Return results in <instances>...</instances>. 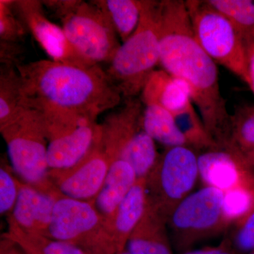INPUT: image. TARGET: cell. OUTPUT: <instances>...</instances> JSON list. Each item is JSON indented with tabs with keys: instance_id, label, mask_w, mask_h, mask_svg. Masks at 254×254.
<instances>
[{
	"instance_id": "obj_1",
	"label": "cell",
	"mask_w": 254,
	"mask_h": 254,
	"mask_svg": "<svg viewBox=\"0 0 254 254\" xmlns=\"http://www.w3.org/2000/svg\"><path fill=\"white\" fill-rule=\"evenodd\" d=\"M16 69L23 104L41 114L49 141L94 123L123 98L99 64L81 67L43 60L21 64Z\"/></svg>"
},
{
	"instance_id": "obj_2",
	"label": "cell",
	"mask_w": 254,
	"mask_h": 254,
	"mask_svg": "<svg viewBox=\"0 0 254 254\" xmlns=\"http://www.w3.org/2000/svg\"><path fill=\"white\" fill-rule=\"evenodd\" d=\"M158 23L160 64L188 86L209 136L224 149L231 115L220 91L217 64L195 39L185 1H159Z\"/></svg>"
},
{
	"instance_id": "obj_3",
	"label": "cell",
	"mask_w": 254,
	"mask_h": 254,
	"mask_svg": "<svg viewBox=\"0 0 254 254\" xmlns=\"http://www.w3.org/2000/svg\"><path fill=\"white\" fill-rule=\"evenodd\" d=\"M158 9L159 1L142 0L136 31L121 45L105 71L125 99L141 93L160 64Z\"/></svg>"
},
{
	"instance_id": "obj_4",
	"label": "cell",
	"mask_w": 254,
	"mask_h": 254,
	"mask_svg": "<svg viewBox=\"0 0 254 254\" xmlns=\"http://www.w3.org/2000/svg\"><path fill=\"white\" fill-rule=\"evenodd\" d=\"M13 170L30 186L55 196H62L50 176L48 138L41 114L28 109L14 122L0 129Z\"/></svg>"
},
{
	"instance_id": "obj_5",
	"label": "cell",
	"mask_w": 254,
	"mask_h": 254,
	"mask_svg": "<svg viewBox=\"0 0 254 254\" xmlns=\"http://www.w3.org/2000/svg\"><path fill=\"white\" fill-rule=\"evenodd\" d=\"M198 43L216 64L250 84L245 46L231 22L206 0L185 1Z\"/></svg>"
},
{
	"instance_id": "obj_6",
	"label": "cell",
	"mask_w": 254,
	"mask_h": 254,
	"mask_svg": "<svg viewBox=\"0 0 254 254\" xmlns=\"http://www.w3.org/2000/svg\"><path fill=\"white\" fill-rule=\"evenodd\" d=\"M47 237L76 246L86 254H117L111 231L92 201L58 198Z\"/></svg>"
},
{
	"instance_id": "obj_7",
	"label": "cell",
	"mask_w": 254,
	"mask_h": 254,
	"mask_svg": "<svg viewBox=\"0 0 254 254\" xmlns=\"http://www.w3.org/2000/svg\"><path fill=\"white\" fill-rule=\"evenodd\" d=\"M198 171V156L189 146L168 148L145 177L147 203L169 220L190 195Z\"/></svg>"
},
{
	"instance_id": "obj_8",
	"label": "cell",
	"mask_w": 254,
	"mask_h": 254,
	"mask_svg": "<svg viewBox=\"0 0 254 254\" xmlns=\"http://www.w3.org/2000/svg\"><path fill=\"white\" fill-rule=\"evenodd\" d=\"M224 191L205 187L187 196L169 218L172 242L182 254L200 241L219 235L230 226L223 210Z\"/></svg>"
},
{
	"instance_id": "obj_9",
	"label": "cell",
	"mask_w": 254,
	"mask_h": 254,
	"mask_svg": "<svg viewBox=\"0 0 254 254\" xmlns=\"http://www.w3.org/2000/svg\"><path fill=\"white\" fill-rule=\"evenodd\" d=\"M60 18L70 44L91 64L110 63L121 46L113 22L95 1L75 0Z\"/></svg>"
},
{
	"instance_id": "obj_10",
	"label": "cell",
	"mask_w": 254,
	"mask_h": 254,
	"mask_svg": "<svg viewBox=\"0 0 254 254\" xmlns=\"http://www.w3.org/2000/svg\"><path fill=\"white\" fill-rule=\"evenodd\" d=\"M14 6L26 27L52 60L81 67L93 66L83 60L73 49L63 27H60L46 17L41 1H14Z\"/></svg>"
},
{
	"instance_id": "obj_11",
	"label": "cell",
	"mask_w": 254,
	"mask_h": 254,
	"mask_svg": "<svg viewBox=\"0 0 254 254\" xmlns=\"http://www.w3.org/2000/svg\"><path fill=\"white\" fill-rule=\"evenodd\" d=\"M111 164L100 145L76 166L50 170V176L64 196L92 201L103 187Z\"/></svg>"
},
{
	"instance_id": "obj_12",
	"label": "cell",
	"mask_w": 254,
	"mask_h": 254,
	"mask_svg": "<svg viewBox=\"0 0 254 254\" xmlns=\"http://www.w3.org/2000/svg\"><path fill=\"white\" fill-rule=\"evenodd\" d=\"M102 135V125L94 122L50 140L47 154L50 170H66L76 166L100 146Z\"/></svg>"
},
{
	"instance_id": "obj_13",
	"label": "cell",
	"mask_w": 254,
	"mask_h": 254,
	"mask_svg": "<svg viewBox=\"0 0 254 254\" xmlns=\"http://www.w3.org/2000/svg\"><path fill=\"white\" fill-rule=\"evenodd\" d=\"M114 154L131 165L137 179L148 176L159 157L155 141L144 131L142 118L132 119L119 131L115 140Z\"/></svg>"
},
{
	"instance_id": "obj_14",
	"label": "cell",
	"mask_w": 254,
	"mask_h": 254,
	"mask_svg": "<svg viewBox=\"0 0 254 254\" xmlns=\"http://www.w3.org/2000/svg\"><path fill=\"white\" fill-rule=\"evenodd\" d=\"M200 177L206 187L225 190L243 184L254 183L250 170L223 149L207 150L198 157Z\"/></svg>"
},
{
	"instance_id": "obj_15",
	"label": "cell",
	"mask_w": 254,
	"mask_h": 254,
	"mask_svg": "<svg viewBox=\"0 0 254 254\" xmlns=\"http://www.w3.org/2000/svg\"><path fill=\"white\" fill-rule=\"evenodd\" d=\"M58 198L20 182L17 200L10 215L23 230L47 236Z\"/></svg>"
},
{
	"instance_id": "obj_16",
	"label": "cell",
	"mask_w": 254,
	"mask_h": 254,
	"mask_svg": "<svg viewBox=\"0 0 254 254\" xmlns=\"http://www.w3.org/2000/svg\"><path fill=\"white\" fill-rule=\"evenodd\" d=\"M136 180V173L131 165L123 160H115L110 165L103 187L92 200L110 231L119 206Z\"/></svg>"
},
{
	"instance_id": "obj_17",
	"label": "cell",
	"mask_w": 254,
	"mask_h": 254,
	"mask_svg": "<svg viewBox=\"0 0 254 254\" xmlns=\"http://www.w3.org/2000/svg\"><path fill=\"white\" fill-rule=\"evenodd\" d=\"M168 220L146 204L145 213L127 242L130 254H173L168 234Z\"/></svg>"
},
{
	"instance_id": "obj_18",
	"label": "cell",
	"mask_w": 254,
	"mask_h": 254,
	"mask_svg": "<svg viewBox=\"0 0 254 254\" xmlns=\"http://www.w3.org/2000/svg\"><path fill=\"white\" fill-rule=\"evenodd\" d=\"M141 93L145 105H160L173 115L193 103L186 83L163 69L152 73Z\"/></svg>"
},
{
	"instance_id": "obj_19",
	"label": "cell",
	"mask_w": 254,
	"mask_h": 254,
	"mask_svg": "<svg viewBox=\"0 0 254 254\" xmlns=\"http://www.w3.org/2000/svg\"><path fill=\"white\" fill-rule=\"evenodd\" d=\"M146 204L145 178L137 179L119 206L112 225V239L117 254L126 249L130 235L145 213Z\"/></svg>"
},
{
	"instance_id": "obj_20",
	"label": "cell",
	"mask_w": 254,
	"mask_h": 254,
	"mask_svg": "<svg viewBox=\"0 0 254 254\" xmlns=\"http://www.w3.org/2000/svg\"><path fill=\"white\" fill-rule=\"evenodd\" d=\"M143 129L155 141L168 148L188 146L173 114L158 105H145L142 116Z\"/></svg>"
},
{
	"instance_id": "obj_21",
	"label": "cell",
	"mask_w": 254,
	"mask_h": 254,
	"mask_svg": "<svg viewBox=\"0 0 254 254\" xmlns=\"http://www.w3.org/2000/svg\"><path fill=\"white\" fill-rule=\"evenodd\" d=\"M2 236L14 241L27 254H86L79 247L68 242L23 230L10 215L8 230Z\"/></svg>"
},
{
	"instance_id": "obj_22",
	"label": "cell",
	"mask_w": 254,
	"mask_h": 254,
	"mask_svg": "<svg viewBox=\"0 0 254 254\" xmlns=\"http://www.w3.org/2000/svg\"><path fill=\"white\" fill-rule=\"evenodd\" d=\"M23 104L19 75L16 68L1 65L0 129L14 122L27 110Z\"/></svg>"
},
{
	"instance_id": "obj_23",
	"label": "cell",
	"mask_w": 254,
	"mask_h": 254,
	"mask_svg": "<svg viewBox=\"0 0 254 254\" xmlns=\"http://www.w3.org/2000/svg\"><path fill=\"white\" fill-rule=\"evenodd\" d=\"M225 150L242 163L246 155L254 151V106L240 107L231 115V127Z\"/></svg>"
},
{
	"instance_id": "obj_24",
	"label": "cell",
	"mask_w": 254,
	"mask_h": 254,
	"mask_svg": "<svg viewBox=\"0 0 254 254\" xmlns=\"http://www.w3.org/2000/svg\"><path fill=\"white\" fill-rule=\"evenodd\" d=\"M108 14L118 36L125 42L136 31L141 16L142 0L95 1Z\"/></svg>"
},
{
	"instance_id": "obj_25",
	"label": "cell",
	"mask_w": 254,
	"mask_h": 254,
	"mask_svg": "<svg viewBox=\"0 0 254 254\" xmlns=\"http://www.w3.org/2000/svg\"><path fill=\"white\" fill-rule=\"evenodd\" d=\"M208 2L231 22L242 41L254 38V1L208 0Z\"/></svg>"
},
{
	"instance_id": "obj_26",
	"label": "cell",
	"mask_w": 254,
	"mask_h": 254,
	"mask_svg": "<svg viewBox=\"0 0 254 254\" xmlns=\"http://www.w3.org/2000/svg\"><path fill=\"white\" fill-rule=\"evenodd\" d=\"M179 129L187 140L188 146L196 149H220L210 138L200 115L192 103L180 113L173 115Z\"/></svg>"
},
{
	"instance_id": "obj_27",
	"label": "cell",
	"mask_w": 254,
	"mask_h": 254,
	"mask_svg": "<svg viewBox=\"0 0 254 254\" xmlns=\"http://www.w3.org/2000/svg\"><path fill=\"white\" fill-rule=\"evenodd\" d=\"M254 209V183L243 184L224 191V214L229 223L238 221Z\"/></svg>"
},
{
	"instance_id": "obj_28",
	"label": "cell",
	"mask_w": 254,
	"mask_h": 254,
	"mask_svg": "<svg viewBox=\"0 0 254 254\" xmlns=\"http://www.w3.org/2000/svg\"><path fill=\"white\" fill-rule=\"evenodd\" d=\"M28 29L14 9V1H0V38L1 41L20 43Z\"/></svg>"
},
{
	"instance_id": "obj_29",
	"label": "cell",
	"mask_w": 254,
	"mask_h": 254,
	"mask_svg": "<svg viewBox=\"0 0 254 254\" xmlns=\"http://www.w3.org/2000/svg\"><path fill=\"white\" fill-rule=\"evenodd\" d=\"M237 222L236 230L229 237L233 248L239 254L254 251V209Z\"/></svg>"
},
{
	"instance_id": "obj_30",
	"label": "cell",
	"mask_w": 254,
	"mask_h": 254,
	"mask_svg": "<svg viewBox=\"0 0 254 254\" xmlns=\"http://www.w3.org/2000/svg\"><path fill=\"white\" fill-rule=\"evenodd\" d=\"M19 183L18 180L15 179L12 174L10 173L9 169L5 166L0 168V213L1 215L11 214L13 211L18 192H19Z\"/></svg>"
},
{
	"instance_id": "obj_31",
	"label": "cell",
	"mask_w": 254,
	"mask_h": 254,
	"mask_svg": "<svg viewBox=\"0 0 254 254\" xmlns=\"http://www.w3.org/2000/svg\"><path fill=\"white\" fill-rule=\"evenodd\" d=\"M21 47L19 43L1 41L0 53H1V65L16 68L19 66L18 59L21 58Z\"/></svg>"
},
{
	"instance_id": "obj_32",
	"label": "cell",
	"mask_w": 254,
	"mask_h": 254,
	"mask_svg": "<svg viewBox=\"0 0 254 254\" xmlns=\"http://www.w3.org/2000/svg\"><path fill=\"white\" fill-rule=\"evenodd\" d=\"M182 254H239L232 247L229 238L225 239L217 247H208L202 250L189 251Z\"/></svg>"
},
{
	"instance_id": "obj_33",
	"label": "cell",
	"mask_w": 254,
	"mask_h": 254,
	"mask_svg": "<svg viewBox=\"0 0 254 254\" xmlns=\"http://www.w3.org/2000/svg\"><path fill=\"white\" fill-rule=\"evenodd\" d=\"M242 41L245 46L247 68H248L249 77H250L249 86L254 93V38Z\"/></svg>"
},
{
	"instance_id": "obj_34",
	"label": "cell",
	"mask_w": 254,
	"mask_h": 254,
	"mask_svg": "<svg viewBox=\"0 0 254 254\" xmlns=\"http://www.w3.org/2000/svg\"><path fill=\"white\" fill-rule=\"evenodd\" d=\"M0 254H27L14 241L1 236L0 241Z\"/></svg>"
},
{
	"instance_id": "obj_35",
	"label": "cell",
	"mask_w": 254,
	"mask_h": 254,
	"mask_svg": "<svg viewBox=\"0 0 254 254\" xmlns=\"http://www.w3.org/2000/svg\"><path fill=\"white\" fill-rule=\"evenodd\" d=\"M242 163L246 168L251 170V169L254 168V150L246 155L242 160Z\"/></svg>"
},
{
	"instance_id": "obj_36",
	"label": "cell",
	"mask_w": 254,
	"mask_h": 254,
	"mask_svg": "<svg viewBox=\"0 0 254 254\" xmlns=\"http://www.w3.org/2000/svg\"><path fill=\"white\" fill-rule=\"evenodd\" d=\"M120 254H130L129 253H128V252H127L126 249H125V250H124L123 252H122V253H120Z\"/></svg>"
},
{
	"instance_id": "obj_37",
	"label": "cell",
	"mask_w": 254,
	"mask_h": 254,
	"mask_svg": "<svg viewBox=\"0 0 254 254\" xmlns=\"http://www.w3.org/2000/svg\"><path fill=\"white\" fill-rule=\"evenodd\" d=\"M247 254H254V252H251V253H249Z\"/></svg>"
}]
</instances>
